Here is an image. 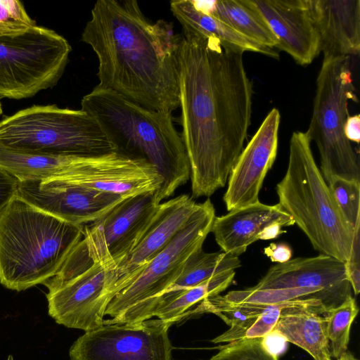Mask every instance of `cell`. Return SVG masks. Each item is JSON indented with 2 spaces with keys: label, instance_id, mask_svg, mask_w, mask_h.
I'll use <instances>...</instances> for the list:
<instances>
[{
  "label": "cell",
  "instance_id": "6da1fadb",
  "mask_svg": "<svg viewBox=\"0 0 360 360\" xmlns=\"http://www.w3.org/2000/svg\"><path fill=\"white\" fill-rule=\"evenodd\" d=\"M243 54L224 49L211 37H181V136L190 165L192 198L210 197L223 188L243 149L253 91Z\"/></svg>",
  "mask_w": 360,
  "mask_h": 360
},
{
  "label": "cell",
  "instance_id": "7a4b0ae2",
  "mask_svg": "<svg viewBox=\"0 0 360 360\" xmlns=\"http://www.w3.org/2000/svg\"><path fill=\"white\" fill-rule=\"evenodd\" d=\"M181 39L172 23L148 20L136 0L97 1L82 34L98 58V86L171 113L179 107Z\"/></svg>",
  "mask_w": 360,
  "mask_h": 360
},
{
  "label": "cell",
  "instance_id": "3957f363",
  "mask_svg": "<svg viewBox=\"0 0 360 360\" xmlns=\"http://www.w3.org/2000/svg\"><path fill=\"white\" fill-rule=\"evenodd\" d=\"M82 110L93 117L115 152L146 160L163 179L158 204L190 178L188 158L171 112L146 108L98 86L85 95Z\"/></svg>",
  "mask_w": 360,
  "mask_h": 360
},
{
  "label": "cell",
  "instance_id": "277c9868",
  "mask_svg": "<svg viewBox=\"0 0 360 360\" xmlns=\"http://www.w3.org/2000/svg\"><path fill=\"white\" fill-rule=\"evenodd\" d=\"M83 227L14 197L0 212L1 284L18 292L43 284L80 242Z\"/></svg>",
  "mask_w": 360,
  "mask_h": 360
},
{
  "label": "cell",
  "instance_id": "5b68a950",
  "mask_svg": "<svg viewBox=\"0 0 360 360\" xmlns=\"http://www.w3.org/2000/svg\"><path fill=\"white\" fill-rule=\"evenodd\" d=\"M278 204L322 255L349 260L354 229L345 220L314 158L306 132L294 131Z\"/></svg>",
  "mask_w": 360,
  "mask_h": 360
},
{
  "label": "cell",
  "instance_id": "8992f818",
  "mask_svg": "<svg viewBox=\"0 0 360 360\" xmlns=\"http://www.w3.org/2000/svg\"><path fill=\"white\" fill-rule=\"evenodd\" d=\"M0 146L14 151L101 156L115 153L101 127L81 110L32 105L0 120Z\"/></svg>",
  "mask_w": 360,
  "mask_h": 360
},
{
  "label": "cell",
  "instance_id": "52a82bcc",
  "mask_svg": "<svg viewBox=\"0 0 360 360\" xmlns=\"http://www.w3.org/2000/svg\"><path fill=\"white\" fill-rule=\"evenodd\" d=\"M215 210L210 199L198 206L172 240L109 303L103 324H134L154 316L159 298L180 274L187 260L202 250Z\"/></svg>",
  "mask_w": 360,
  "mask_h": 360
},
{
  "label": "cell",
  "instance_id": "ba28073f",
  "mask_svg": "<svg viewBox=\"0 0 360 360\" xmlns=\"http://www.w3.org/2000/svg\"><path fill=\"white\" fill-rule=\"evenodd\" d=\"M350 64L349 56L323 58L313 113L305 131L316 144L319 169L326 183L334 176L360 181L359 159L344 132L348 101H356Z\"/></svg>",
  "mask_w": 360,
  "mask_h": 360
},
{
  "label": "cell",
  "instance_id": "9c48e42d",
  "mask_svg": "<svg viewBox=\"0 0 360 360\" xmlns=\"http://www.w3.org/2000/svg\"><path fill=\"white\" fill-rule=\"evenodd\" d=\"M71 51L66 39L41 26L0 37V98H26L52 88L62 77Z\"/></svg>",
  "mask_w": 360,
  "mask_h": 360
},
{
  "label": "cell",
  "instance_id": "30bf717a",
  "mask_svg": "<svg viewBox=\"0 0 360 360\" xmlns=\"http://www.w3.org/2000/svg\"><path fill=\"white\" fill-rule=\"evenodd\" d=\"M48 288V313L67 328L87 332L103 325L115 297L108 268L94 262L81 241L58 272L43 283Z\"/></svg>",
  "mask_w": 360,
  "mask_h": 360
},
{
  "label": "cell",
  "instance_id": "8fae6325",
  "mask_svg": "<svg viewBox=\"0 0 360 360\" xmlns=\"http://www.w3.org/2000/svg\"><path fill=\"white\" fill-rule=\"evenodd\" d=\"M172 324L148 319L134 324H103L72 345L70 360H172L168 330Z\"/></svg>",
  "mask_w": 360,
  "mask_h": 360
},
{
  "label": "cell",
  "instance_id": "7c38bea8",
  "mask_svg": "<svg viewBox=\"0 0 360 360\" xmlns=\"http://www.w3.org/2000/svg\"><path fill=\"white\" fill-rule=\"evenodd\" d=\"M155 192L127 198L98 220L84 226L81 241L94 262L112 269L131 252L160 205Z\"/></svg>",
  "mask_w": 360,
  "mask_h": 360
},
{
  "label": "cell",
  "instance_id": "4fadbf2b",
  "mask_svg": "<svg viewBox=\"0 0 360 360\" xmlns=\"http://www.w3.org/2000/svg\"><path fill=\"white\" fill-rule=\"evenodd\" d=\"M17 195L44 212L80 226L98 220L127 198L60 177L19 181Z\"/></svg>",
  "mask_w": 360,
  "mask_h": 360
},
{
  "label": "cell",
  "instance_id": "5bb4252c",
  "mask_svg": "<svg viewBox=\"0 0 360 360\" xmlns=\"http://www.w3.org/2000/svg\"><path fill=\"white\" fill-rule=\"evenodd\" d=\"M281 115L273 108L239 155L223 200L228 211L259 201L265 176L277 155Z\"/></svg>",
  "mask_w": 360,
  "mask_h": 360
},
{
  "label": "cell",
  "instance_id": "9a60e30c",
  "mask_svg": "<svg viewBox=\"0 0 360 360\" xmlns=\"http://www.w3.org/2000/svg\"><path fill=\"white\" fill-rule=\"evenodd\" d=\"M198 203L186 194L161 202L141 239L115 267L108 269L116 293L127 285L184 227Z\"/></svg>",
  "mask_w": 360,
  "mask_h": 360
},
{
  "label": "cell",
  "instance_id": "2e32d148",
  "mask_svg": "<svg viewBox=\"0 0 360 360\" xmlns=\"http://www.w3.org/2000/svg\"><path fill=\"white\" fill-rule=\"evenodd\" d=\"M278 40L276 48L305 65L319 54L320 38L309 0H253Z\"/></svg>",
  "mask_w": 360,
  "mask_h": 360
},
{
  "label": "cell",
  "instance_id": "e0dca14e",
  "mask_svg": "<svg viewBox=\"0 0 360 360\" xmlns=\"http://www.w3.org/2000/svg\"><path fill=\"white\" fill-rule=\"evenodd\" d=\"M252 288L258 290L319 288L323 289L340 305L352 297L345 262L322 254L276 264Z\"/></svg>",
  "mask_w": 360,
  "mask_h": 360
},
{
  "label": "cell",
  "instance_id": "ac0fdd59",
  "mask_svg": "<svg viewBox=\"0 0 360 360\" xmlns=\"http://www.w3.org/2000/svg\"><path fill=\"white\" fill-rule=\"evenodd\" d=\"M102 167L98 156L56 155L14 151L0 146V168L19 181L65 178L95 180Z\"/></svg>",
  "mask_w": 360,
  "mask_h": 360
},
{
  "label": "cell",
  "instance_id": "d6986e66",
  "mask_svg": "<svg viewBox=\"0 0 360 360\" xmlns=\"http://www.w3.org/2000/svg\"><path fill=\"white\" fill-rule=\"evenodd\" d=\"M274 224L285 227L295 222L278 204L258 201L215 217L210 232L223 252L238 257L252 243L262 240L264 232Z\"/></svg>",
  "mask_w": 360,
  "mask_h": 360
},
{
  "label": "cell",
  "instance_id": "ffe728a7",
  "mask_svg": "<svg viewBox=\"0 0 360 360\" xmlns=\"http://www.w3.org/2000/svg\"><path fill=\"white\" fill-rule=\"evenodd\" d=\"M323 58L358 55L360 0H309Z\"/></svg>",
  "mask_w": 360,
  "mask_h": 360
},
{
  "label": "cell",
  "instance_id": "44dd1931",
  "mask_svg": "<svg viewBox=\"0 0 360 360\" xmlns=\"http://www.w3.org/2000/svg\"><path fill=\"white\" fill-rule=\"evenodd\" d=\"M170 9L182 26L184 33L215 38L228 50L243 53L251 51L278 58V52L275 49L245 37L221 20L198 8L194 0L172 1Z\"/></svg>",
  "mask_w": 360,
  "mask_h": 360
},
{
  "label": "cell",
  "instance_id": "7402d4cb",
  "mask_svg": "<svg viewBox=\"0 0 360 360\" xmlns=\"http://www.w3.org/2000/svg\"><path fill=\"white\" fill-rule=\"evenodd\" d=\"M271 333L305 350L314 360L331 358L324 316L310 309L283 308Z\"/></svg>",
  "mask_w": 360,
  "mask_h": 360
},
{
  "label": "cell",
  "instance_id": "603a6c76",
  "mask_svg": "<svg viewBox=\"0 0 360 360\" xmlns=\"http://www.w3.org/2000/svg\"><path fill=\"white\" fill-rule=\"evenodd\" d=\"M198 7L256 43L276 48L278 40L253 0L212 1Z\"/></svg>",
  "mask_w": 360,
  "mask_h": 360
},
{
  "label": "cell",
  "instance_id": "cb8c5ba5",
  "mask_svg": "<svg viewBox=\"0 0 360 360\" xmlns=\"http://www.w3.org/2000/svg\"><path fill=\"white\" fill-rule=\"evenodd\" d=\"M235 275V271L224 272L193 287L163 295L158 300L154 316L172 324L181 321L193 306L224 291Z\"/></svg>",
  "mask_w": 360,
  "mask_h": 360
},
{
  "label": "cell",
  "instance_id": "d4e9b609",
  "mask_svg": "<svg viewBox=\"0 0 360 360\" xmlns=\"http://www.w3.org/2000/svg\"><path fill=\"white\" fill-rule=\"evenodd\" d=\"M240 266L237 256L224 252L207 253L201 250L187 260L180 274L165 294L193 287L218 274L235 271Z\"/></svg>",
  "mask_w": 360,
  "mask_h": 360
},
{
  "label": "cell",
  "instance_id": "484cf974",
  "mask_svg": "<svg viewBox=\"0 0 360 360\" xmlns=\"http://www.w3.org/2000/svg\"><path fill=\"white\" fill-rule=\"evenodd\" d=\"M223 298L231 304L268 305L300 300H316L321 302L326 313L340 304L323 289L319 288H290L281 289H254L232 290Z\"/></svg>",
  "mask_w": 360,
  "mask_h": 360
},
{
  "label": "cell",
  "instance_id": "4316f807",
  "mask_svg": "<svg viewBox=\"0 0 360 360\" xmlns=\"http://www.w3.org/2000/svg\"><path fill=\"white\" fill-rule=\"evenodd\" d=\"M358 311L356 300L352 297L324 314L331 358L337 359L347 351L351 326Z\"/></svg>",
  "mask_w": 360,
  "mask_h": 360
},
{
  "label": "cell",
  "instance_id": "83f0119b",
  "mask_svg": "<svg viewBox=\"0 0 360 360\" xmlns=\"http://www.w3.org/2000/svg\"><path fill=\"white\" fill-rule=\"evenodd\" d=\"M327 184L345 220L354 229L360 222V181L334 176Z\"/></svg>",
  "mask_w": 360,
  "mask_h": 360
},
{
  "label": "cell",
  "instance_id": "f1b7e54d",
  "mask_svg": "<svg viewBox=\"0 0 360 360\" xmlns=\"http://www.w3.org/2000/svg\"><path fill=\"white\" fill-rule=\"evenodd\" d=\"M209 360H278L266 342V337L244 338L229 342Z\"/></svg>",
  "mask_w": 360,
  "mask_h": 360
},
{
  "label": "cell",
  "instance_id": "f546056e",
  "mask_svg": "<svg viewBox=\"0 0 360 360\" xmlns=\"http://www.w3.org/2000/svg\"><path fill=\"white\" fill-rule=\"evenodd\" d=\"M36 26L21 1L0 0V37L22 34Z\"/></svg>",
  "mask_w": 360,
  "mask_h": 360
},
{
  "label": "cell",
  "instance_id": "4dcf8cb0",
  "mask_svg": "<svg viewBox=\"0 0 360 360\" xmlns=\"http://www.w3.org/2000/svg\"><path fill=\"white\" fill-rule=\"evenodd\" d=\"M19 181L0 168V212L17 195Z\"/></svg>",
  "mask_w": 360,
  "mask_h": 360
},
{
  "label": "cell",
  "instance_id": "1f68e13d",
  "mask_svg": "<svg viewBox=\"0 0 360 360\" xmlns=\"http://www.w3.org/2000/svg\"><path fill=\"white\" fill-rule=\"evenodd\" d=\"M264 254L273 262L285 263L291 259L292 250L291 248L283 243H271L264 249Z\"/></svg>",
  "mask_w": 360,
  "mask_h": 360
},
{
  "label": "cell",
  "instance_id": "d6a6232c",
  "mask_svg": "<svg viewBox=\"0 0 360 360\" xmlns=\"http://www.w3.org/2000/svg\"><path fill=\"white\" fill-rule=\"evenodd\" d=\"M344 132L346 138L349 141H354L356 143L360 141V115H349L347 117Z\"/></svg>",
  "mask_w": 360,
  "mask_h": 360
},
{
  "label": "cell",
  "instance_id": "836d02e7",
  "mask_svg": "<svg viewBox=\"0 0 360 360\" xmlns=\"http://www.w3.org/2000/svg\"><path fill=\"white\" fill-rule=\"evenodd\" d=\"M345 264L348 281L357 295L360 291V262L347 261Z\"/></svg>",
  "mask_w": 360,
  "mask_h": 360
},
{
  "label": "cell",
  "instance_id": "e575fe53",
  "mask_svg": "<svg viewBox=\"0 0 360 360\" xmlns=\"http://www.w3.org/2000/svg\"><path fill=\"white\" fill-rule=\"evenodd\" d=\"M325 360H333L332 358H328ZM335 360H359L350 352L347 351L342 356Z\"/></svg>",
  "mask_w": 360,
  "mask_h": 360
},
{
  "label": "cell",
  "instance_id": "d590c367",
  "mask_svg": "<svg viewBox=\"0 0 360 360\" xmlns=\"http://www.w3.org/2000/svg\"><path fill=\"white\" fill-rule=\"evenodd\" d=\"M3 112V110H2V105H1V103L0 102V115Z\"/></svg>",
  "mask_w": 360,
  "mask_h": 360
}]
</instances>
